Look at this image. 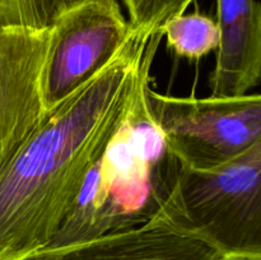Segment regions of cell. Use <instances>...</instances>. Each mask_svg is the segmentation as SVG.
Listing matches in <instances>:
<instances>
[{"mask_svg":"<svg viewBox=\"0 0 261 260\" xmlns=\"http://www.w3.org/2000/svg\"><path fill=\"white\" fill-rule=\"evenodd\" d=\"M20 260H224L218 250L157 209L139 221L74 244L51 246Z\"/></svg>","mask_w":261,"mask_h":260,"instance_id":"6","label":"cell"},{"mask_svg":"<svg viewBox=\"0 0 261 260\" xmlns=\"http://www.w3.org/2000/svg\"><path fill=\"white\" fill-rule=\"evenodd\" d=\"M167 46L180 58L199 60L219 45V28L216 19L203 13L181 14L168 20L162 28Z\"/></svg>","mask_w":261,"mask_h":260,"instance_id":"8","label":"cell"},{"mask_svg":"<svg viewBox=\"0 0 261 260\" xmlns=\"http://www.w3.org/2000/svg\"><path fill=\"white\" fill-rule=\"evenodd\" d=\"M51 28H0V175L46 115L41 76Z\"/></svg>","mask_w":261,"mask_h":260,"instance_id":"5","label":"cell"},{"mask_svg":"<svg viewBox=\"0 0 261 260\" xmlns=\"http://www.w3.org/2000/svg\"><path fill=\"white\" fill-rule=\"evenodd\" d=\"M148 114L165 150L184 165L211 167L261 142V97H178L145 89Z\"/></svg>","mask_w":261,"mask_h":260,"instance_id":"3","label":"cell"},{"mask_svg":"<svg viewBox=\"0 0 261 260\" xmlns=\"http://www.w3.org/2000/svg\"><path fill=\"white\" fill-rule=\"evenodd\" d=\"M133 36L119 0H91L61 15L51 27L41 76L46 112L114 60Z\"/></svg>","mask_w":261,"mask_h":260,"instance_id":"4","label":"cell"},{"mask_svg":"<svg viewBox=\"0 0 261 260\" xmlns=\"http://www.w3.org/2000/svg\"><path fill=\"white\" fill-rule=\"evenodd\" d=\"M219 45L211 96L239 97L261 79V5L257 0H216Z\"/></svg>","mask_w":261,"mask_h":260,"instance_id":"7","label":"cell"},{"mask_svg":"<svg viewBox=\"0 0 261 260\" xmlns=\"http://www.w3.org/2000/svg\"><path fill=\"white\" fill-rule=\"evenodd\" d=\"M154 208L216 247L224 260H261V142L211 167L165 154Z\"/></svg>","mask_w":261,"mask_h":260,"instance_id":"2","label":"cell"},{"mask_svg":"<svg viewBox=\"0 0 261 260\" xmlns=\"http://www.w3.org/2000/svg\"><path fill=\"white\" fill-rule=\"evenodd\" d=\"M91 0H0V28L45 30L68 10Z\"/></svg>","mask_w":261,"mask_h":260,"instance_id":"9","label":"cell"},{"mask_svg":"<svg viewBox=\"0 0 261 260\" xmlns=\"http://www.w3.org/2000/svg\"><path fill=\"white\" fill-rule=\"evenodd\" d=\"M162 35L137 37L45 117L0 175V260L53 242L89 172L152 83Z\"/></svg>","mask_w":261,"mask_h":260,"instance_id":"1","label":"cell"},{"mask_svg":"<svg viewBox=\"0 0 261 260\" xmlns=\"http://www.w3.org/2000/svg\"><path fill=\"white\" fill-rule=\"evenodd\" d=\"M195 0H124L129 27L137 37L162 35L168 20L184 14Z\"/></svg>","mask_w":261,"mask_h":260,"instance_id":"10","label":"cell"}]
</instances>
